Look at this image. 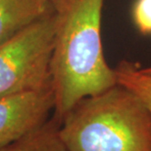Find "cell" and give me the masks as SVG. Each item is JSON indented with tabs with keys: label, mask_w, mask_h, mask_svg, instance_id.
I'll list each match as a JSON object with an SVG mask.
<instances>
[{
	"label": "cell",
	"mask_w": 151,
	"mask_h": 151,
	"mask_svg": "<svg viewBox=\"0 0 151 151\" xmlns=\"http://www.w3.org/2000/svg\"><path fill=\"white\" fill-rule=\"evenodd\" d=\"M105 0H54V39L50 63L60 123L80 101L116 86L115 69L105 60L101 19Z\"/></svg>",
	"instance_id": "obj_1"
},
{
	"label": "cell",
	"mask_w": 151,
	"mask_h": 151,
	"mask_svg": "<svg viewBox=\"0 0 151 151\" xmlns=\"http://www.w3.org/2000/svg\"><path fill=\"white\" fill-rule=\"evenodd\" d=\"M60 122L55 117L30 134L1 147L0 151H68L59 134Z\"/></svg>",
	"instance_id": "obj_6"
},
{
	"label": "cell",
	"mask_w": 151,
	"mask_h": 151,
	"mask_svg": "<svg viewBox=\"0 0 151 151\" xmlns=\"http://www.w3.org/2000/svg\"><path fill=\"white\" fill-rule=\"evenodd\" d=\"M52 10L48 0H0V44Z\"/></svg>",
	"instance_id": "obj_5"
},
{
	"label": "cell",
	"mask_w": 151,
	"mask_h": 151,
	"mask_svg": "<svg viewBox=\"0 0 151 151\" xmlns=\"http://www.w3.org/2000/svg\"><path fill=\"white\" fill-rule=\"evenodd\" d=\"M53 10L0 44V98L51 84Z\"/></svg>",
	"instance_id": "obj_3"
},
{
	"label": "cell",
	"mask_w": 151,
	"mask_h": 151,
	"mask_svg": "<svg viewBox=\"0 0 151 151\" xmlns=\"http://www.w3.org/2000/svg\"><path fill=\"white\" fill-rule=\"evenodd\" d=\"M142 70H143L144 72L149 73V74H151V66H149V67H145V68H142Z\"/></svg>",
	"instance_id": "obj_9"
},
{
	"label": "cell",
	"mask_w": 151,
	"mask_h": 151,
	"mask_svg": "<svg viewBox=\"0 0 151 151\" xmlns=\"http://www.w3.org/2000/svg\"><path fill=\"white\" fill-rule=\"evenodd\" d=\"M114 69L118 84L136 95L151 114V74L144 72L137 63L126 60Z\"/></svg>",
	"instance_id": "obj_7"
},
{
	"label": "cell",
	"mask_w": 151,
	"mask_h": 151,
	"mask_svg": "<svg viewBox=\"0 0 151 151\" xmlns=\"http://www.w3.org/2000/svg\"><path fill=\"white\" fill-rule=\"evenodd\" d=\"M133 22L142 34H151V0H136L133 10Z\"/></svg>",
	"instance_id": "obj_8"
},
{
	"label": "cell",
	"mask_w": 151,
	"mask_h": 151,
	"mask_svg": "<svg viewBox=\"0 0 151 151\" xmlns=\"http://www.w3.org/2000/svg\"><path fill=\"white\" fill-rule=\"evenodd\" d=\"M54 107L52 84L0 98V148L43 126Z\"/></svg>",
	"instance_id": "obj_4"
},
{
	"label": "cell",
	"mask_w": 151,
	"mask_h": 151,
	"mask_svg": "<svg viewBox=\"0 0 151 151\" xmlns=\"http://www.w3.org/2000/svg\"><path fill=\"white\" fill-rule=\"evenodd\" d=\"M59 134L68 151H151V114L117 84L80 101L63 117Z\"/></svg>",
	"instance_id": "obj_2"
},
{
	"label": "cell",
	"mask_w": 151,
	"mask_h": 151,
	"mask_svg": "<svg viewBox=\"0 0 151 151\" xmlns=\"http://www.w3.org/2000/svg\"><path fill=\"white\" fill-rule=\"evenodd\" d=\"M48 1H49V2H51V3H52V2L54 1V0H48Z\"/></svg>",
	"instance_id": "obj_10"
}]
</instances>
